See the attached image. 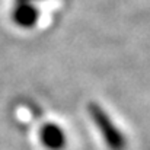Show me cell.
Wrapping results in <instances>:
<instances>
[{
	"label": "cell",
	"mask_w": 150,
	"mask_h": 150,
	"mask_svg": "<svg viewBox=\"0 0 150 150\" xmlns=\"http://www.w3.org/2000/svg\"><path fill=\"white\" fill-rule=\"evenodd\" d=\"M41 143L50 150H63L66 147V134L57 124H44L40 131Z\"/></svg>",
	"instance_id": "obj_3"
},
{
	"label": "cell",
	"mask_w": 150,
	"mask_h": 150,
	"mask_svg": "<svg viewBox=\"0 0 150 150\" xmlns=\"http://www.w3.org/2000/svg\"><path fill=\"white\" fill-rule=\"evenodd\" d=\"M40 19V12L32 3L18 1V4L12 10V21L25 29L34 28Z\"/></svg>",
	"instance_id": "obj_2"
},
{
	"label": "cell",
	"mask_w": 150,
	"mask_h": 150,
	"mask_svg": "<svg viewBox=\"0 0 150 150\" xmlns=\"http://www.w3.org/2000/svg\"><path fill=\"white\" fill-rule=\"evenodd\" d=\"M88 111L93 120V122L96 124V127L99 128L100 134L106 143V146L111 150H124L127 146L125 137L124 134L118 130V127L111 121L109 115L100 108L98 103L91 102L88 106Z\"/></svg>",
	"instance_id": "obj_1"
},
{
	"label": "cell",
	"mask_w": 150,
	"mask_h": 150,
	"mask_svg": "<svg viewBox=\"0 0 150 150\" xmlns=\"http://www.w3.org/2000/svg\"><path fill=\"white\" fill-rule=\"evenodd\" d=\"M18 1H25V3H34V1H40V0H18Z\"/></svg>",
	"instance_id": "obj_4"
}]
</instances>
